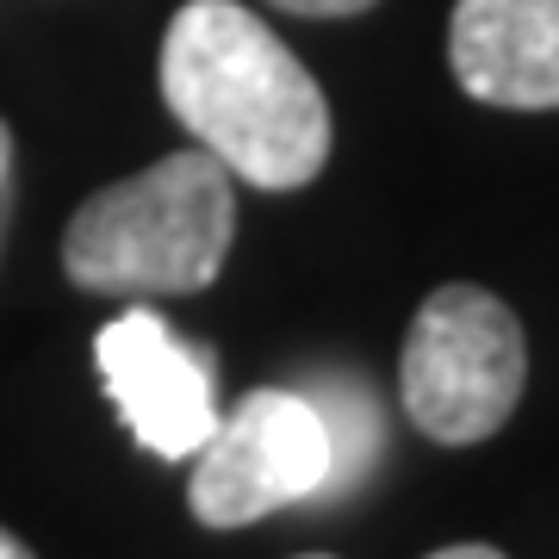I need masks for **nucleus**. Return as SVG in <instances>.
Listing matches in <instances>:
<instances>
[{
	"label": "nucleus",
	"instance_id": "12",
	"mask_svg": "<svg viewBox=\"0 0 559 559\" xmlns=\"http://www.w3.org/2000/svg\"><path fill=\"white\" fill-rule=\"evenodd\" d=\"M299 559H330V554H299Z\"/></svg>",
	"mask_w": 559,
	"mask_h": 559
},
{
	"label": "nucleus",
	"instance_id": "8",
	"mask_svg": "<svg viewBox=\"0 0 559 559\" xmlns=\"http://www.w3.org/2000/svg\"><path fill=\"white\" fill-rule=\"evenodd\" d=\"M280 13H299V20H348V13H367L380 0H267Z\"/></svg>",
	"mask_w": 559,
	"mask_h": 559
},
{
	"label": "nucleus",
	"instance_id": "7",
	"mask_svg": "<svg viewBox=\"0 0 559 559\" xmlns=\"http://www.w3.org/2000/svg\"><path fill=\"white\" fill-rule=\"evenodd\" d=\"M318 404L323 429H330V491H348V485L367 473V460L380 454V417H373V392L367 385H323V392H305Z\"/></svg>",
	"mask_w": 559,
	"mask_h": 559
},
{
	"label": "nucleus",
	"instance_id": "4",
	"mask_svg": "<svg viewBox=\"0 0 559 559\" xmlns=\"http://www.w3.org/2000/svg\"><path fill=\"white\" fill-rule=\"evenodd\" d=\"M330 485V429L318 404L293 385H255L249 399L218 411L212 436L193 454L187 503L205 528L249 522L323 498Z\"/></svg>",
	"mask_w": 559,
	"mask_h": 559
},
{
	"label": "nucleus",
	"instance_id": "1",
	"mask_svg": "<svg viewBox=\"0 0 559 559\" xmlns=\"http://www.w3.org/2000/svg\"><path fill=\"white\" fill-rule=\"evenodd\" d=\"M162 100L205 156L261 193H293L330 162V100L237 0H187L162 32Z\"/></svg>",
	"mask_w": 559,
	"mask_h": 559
},
{
	"label": "nucleus",
	"instance_id": "2",
	"mask_svg": "<svg viewBox=\"0 0 559 559\" xmlns=\"http://www.w3.org/2000/svg\"><path fill=\"white\" fill-rule=\"evenodd\" d=\"M237 237V175L218 156L175 150L143 175L112 180L62 230V267L87 293L175 299L218 280Z\"/></svg>",
	"mask_w": 559,
	"mask_h": 559
},
{
	"label": "nucleus",
	"instance_id": "9",
	"mask_svg": "<svg viewBox=\"0 0 559 559\" xmlns=\"http://www.w3.org/2000/svg\"><path fill=\"white\" fill-rule=\"evenodd\" d=\"M7 212H13V131L0 119V242H7Z\"/></svg>",
	"mask_w": 559,
	"mask_h": 559
},
{
	"label": "nucleus",
	"instance_id": "3",
	"mask_svg": "<svg viewBox=\"0 0 559 559\" xmlns=\"http://www.w3.org/2000/svg\"><path fill=\"white\" fill-rule=\"evenodd\" d=\"M522 385H528V342L516 311L466 280L436 286L404 336V417L441 448H473L510 423Z\"/></svg>",
	"mask_w": 559,
	"mask_h": 559
},
{
	"label": "nucleus",
	"instance_id": "10",
	"mask_svg": "<svg viewBox=\"0 0 559 559\" xmlns=\"http://www.w3.org/2000/svg\"><path fill=\"white\" fill-rule=\"evenodd\" d=\"M429 559H503V554L485 547V540H460V547H441V554H429Z\"/></svg>",
	"mask_w": 559,
	"mask_h": 559
},
{
	"label": "nucleus",
	"instance_id": "11",
	"mask_svg": "<svg viewBox=\"0 0 559 559\" xmlns=\"http://www.w3.org/2000/svg\"><path fill=\"white\" fill-rule=\"evenodd\" d=\"M0 559H32V547H25L13 528H0Z\"/></svg>",
	"mask_w": 559,
	"mask_h": 559
},
{
	"label": "nucleus",
	"instance_id": "6",
	"mask_svg": "<svg viewBox=\"0 0 559 559\" xmlns=\"http://www.w3.org/2000/svg\"><path fill=\"white\" fill-rule=\"evenodd\" d=\"M448 62L473 100L503 112H554L559 0H454Z\"/></svg>",
	"mask_w": 559,
	"mask_h": 559
},
{
	"label": "nucleus",
	"instance_id": "5",
	"mask_svg": "<svg viewBox=\"0 0 559 559\" xmlns=\"http://www.w3.org/2000/svg\"><path fill=\"white\" fill-rule=\"evenodd\" d=\"M94 367L119 423L156 460H193L218 423L212 348L187 342L162 311H124L94 336Z\"/></svg>",
	"mask_w": 559,
	"mask_h": 559
}]
</instances>
